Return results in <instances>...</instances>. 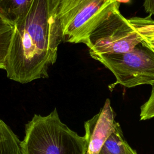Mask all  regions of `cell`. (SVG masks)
I'll use <instances>...</instances> for the list:
<instances>
[{"mask_svg": "<svg viewBox=\"0 0 154 154\" xmlns=\"http://www.w3.org/2000/svg\"><path fill=\"white\" fill-rule=\"evenodd\" d=\"M62 42L56 0H34L14 25L5 69L7 77L20 84L48 78Z\"/></svg>", "mask_w": 154, "mask_h": 154, "instance_id": "obj_1", "label": "cell"}, {"mask_svg": "<svg viewBox=\"0 0 154 154\" xmlns=\"http://www.w3.org/2000/svg\"><path fill=\"white\" fill-rule=\"evenodd\" d=\"M22 154H85L84 136L63 123L57 108L47 116L34 114L25 127Z\"/></svg>", "mask_w": 154, "mask_h": 154, "instance_id": "obj_2", "label": "cell"}, {"mask_svg": "<svg viewBox=\"0 0 154 154\" xmlns=\"http://www.w3.org/2000/svg\"><path fill=\"white\" fill-rule=\"evenodd\" d=\"M118 5L117 0H56L63 42L85 44L91 33Z\"/></svg>", "mask_w": 154, "mask_h": 154, "instance_id": "obj_3", "label": "cell"}, {"mask_svg": "<svg viewBox=\"0 0 154 154\" xmlns=\"http://www.w3.org/2000/svg\"><path fill=\"white\" fill-rule=\"evenodd\" d=\"M94 60L115 76L116 81L109 85L110 90L117 84L128 88L154 84V52L141 43L128 52L100 55Z\"/></svg>", "mask_w": 154, "mask_h": 154, "instance_id": "obj_4", "label": "cell"}, {"mask_svg": "<svg viewBox=\"0 0 154 154\" xmlns=\"http://www.w3.org/2000/svg\"><path fill=\"white\" fill-rule=\"evenodd\" d=\"M117 6L89 35L85 45L90 56L128 52L141 43V39Z\"/></svg>", "mask_w": 154, "mask_h": 154, "instance_id": "obj_5", "label": "cell"}, {"mask_svg": "<svg viewBox=\"0 0 154 154\" xmlns=\"http://www.w3.org/2000/svg\"><path fill=\"white\" fill-rule=\"evenodd\" d=\"M111 102L107 99L99 113L84 123L85 154H99L103 144L114 131L117 122Z\"/></svg>", "mask_w": 154, "mask_h": 154, "instance_id": "obj_6", "label": "cell"}, {"mask_svg": "<svg viewBox=\"0 0 154 154\" xmlns=\"http://www.w3.org/2000/svg\"><path fill=\"white\" fill-rule=\"evenodd\" d=\"M34 0H0V14L13 25L22 19Z\"/></svg>", "mask_w": 154, "mask_h": 154, "instance_id": "obj_7", "label": "cell"}, {"mask_svg": "<svg viewBox=\"0 0 154 154\" xmlns=\"http://www.w3.org/2000/svg\"><path fill=\"white\" fill-rule=\"evenodd\" d=\"M99 154H137L125 140L120 124L117 122Z\"/></svg>", "mask_w": 154, "mask_h": 154, "instance_id": "obj_8", "label": "cell"}, {"mask_svg": "<svg viewBox=\"0 0 154 154\" xmlns=\"http://www.w3.org/2000/svg\"><path fill=\"white\" fill-rule=\"evenodd\" d=\"M141 39V43L154 52V20L151 16L128 19Z\"/></svg>", "mask_w": 154, "mask_h": 154, "instance_id": "obj_9", "label": "cell"}, {"mask_svg": "<svg viewBox=\"0 0 154 154\" xmlns=\"http://www.w3.org/2000/svg\"><path fill=\"white\" fill-rule=\"evenodd\" d=\"M20 143L10 126L0 119V154H22Z\"/></svg>", "mask_w": 154, "mask_h": 154, "instance_id": "obj_10", "label": "cell"}, {"mask_svg": "<svg viewBox=\"0 0 154 154\" xmlns=\"http://www.w3.org/2000/svg\"><path fill=\"white\" fill-rule=\"evenodd\" d=\"M14 25L0 14V69H5Z\"/></svg>", "mask_w": 154, "mask_h": 154, "instance_id": "obj_11", "label": "cell"}, {"mask_svg": "<svg viewBox=\"0 0 154 154\" xmlns=\"http://www.w3.org/2000/svg\"><path fill=\"white\" fill-rule=\"evenodd\" d=\"M154 117V84L149 99L141 106L140 119L146 120Z\"/></svg>", "mask_w": 154, "mask_h": 154, "instance_id": "obj_12", "label": "cell"}, {"mask_svg": "<svg viewBox=\"0 0 154 154\" xmlns=\"http://www.w3.org/2000/svg\"><path fill=\"white\" fill-rule=\"evenodd\" d=\"M143 7L145 11L149 15H154V0H144Z\"/></svg>", "mask_w": 154, "mask_h": 154, "instance_id": "obj_13", "label": "cell"}]
</instances>
